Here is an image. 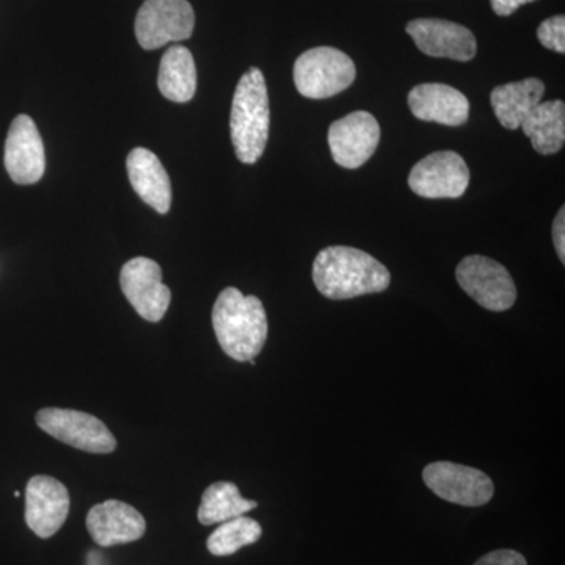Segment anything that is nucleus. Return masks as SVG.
I'll return each instance as SVG.
<instances>
[{
  "label": "nucleus",
  "instance_id": "1",
  "mask_svg": "<svg viewBox=\"0 0 565 565\" xmlns=\"http://www.w3.org/2000/svg\"><path fill=\"white\" fill-rule=\"evenodd\" d=\"M313 281L327 299L348 300L384 292L392 282V275L370 253L334 245L323 248L316 256Z\"/></svg>",
  "mask_w": 565,
  "mask_h": 565
},
{
  "label": "nucleus",
  "instance_id": "2",
  "mask_svg": "<svg viewBox=\"0 0 565 565\" xmlns=\"http://www.w3.org/2000/svg\"><path fill=\"white\" fill-rule=\"evenodd\" d=\"M212 327L222 351L236 362H252L269 334L266 310L258 297L237 288L223 289L212 308Z\"/></svg>",
  "mask_w": 565,
  "mask_h": 565
},
{
  "label": "nucleus",
  "instance_id": "3",
  "mask_svg": "<svg viewBox=\"0 0 565 565\" xmlns=\"http://www.w3.org/2000/svg\"><path fill=\"white\" fill-rule=\"evenodd\" d=\"M230 128L237 159L243 163L258 162L270 128L269 95L262 70L250 68L241 77L234 92Z\"/></svg>",
  "mask_w": 565,
  "mask_h": 565
},
{
  "label": "nucleus",
  "instance_id": "4",
  "mask_svg": "<svg viewBox=\"0 0 565 565\" xmlns=\"http://www.w3.org/2000/svg\"><path fill=\"white\" fill-rule=\"evenodd\" d=\"M356 76L355 63L343 51L321 46L303 52L294 65V84L305 98H332L348 90Z\"/></svg>",
  "mask_w": 565,
  "mask_h": 565
},
{
  "label": "nucleus",
  "instance_id": "5",
  "mask_svg": "<svg viewBox=\"0 0 565 565\" xmlns=\"http://www.w3.org/2000/svg\"><path fill=\"white\" fill-rule=\"evenodd\" d=\"M36 424L41 430L55 440L73 446L92 455H110L117 449V438L109 427L96 418L71 408H43L36 414Z\"/></svg>",
  "mask_w": 565,
  "mask_h": 565
},
{
  "label": "nucleus",
  "instance_id": "6",
  "mask_svg": "<svg viewBox=\"0 0 565 565\" xmlns=\"http://www.w3.org/2000/svg\"><path fill=\"white\" fill-rule=\"evenodd\" d=\"M193 28L195 13L188 0H145L136 18L137 41L147 51L189 40Z\"/></svg>",
  "mask_w": 565,
  "mask_h": 565
},
{
  "label": "nucleus",
  "instance_id": "7",
  "mask_svg": "<svg viewBox=\"0 0 565 565\" xmlns=\"http://www.w3.org/2000/svg\"><path fill=\"white\" fill-rule=\"evenodd\" d=\"M456 278L460 288L486 310L500 313L514 307L515 282L503 264L482 255L467 256L457 266Z\"/></svg>",
  "mask_w": 565,
  "mask_h": 565
},
{
  "label": "nucleus",
  "instance_id": "8",
  "mask_svg": "<svg viewBox=\"0 0 565 565\" xmlns=\"http://www.w3.org/2000/svg\"><path fill=\"white\" fill-rule=\"evenodd\" d=\"M424 484L448 503L478 508L493 498L492 479L478 468L452 462H434L423 471Z\"/></svg>",
  "mask_w": 565,
  "mask_h": 565
},
{
  "label": "nucleus",
  "instance_id": "9",
  "mask_svg": "<svg viewBox=\"0 0 565 565\" xmlns=\"http://www.w3.org/2000/svg\"><path fill=\"white\" fill-rule=\"evenodd\" d=\"M121 291L140 318L159 322L169 310L172 292L162 282V269L150 258H134L122 266Z\"/></svg>",
  "mask_w": 565,
  "mask_h": 565
},
{
  "label": "nucleus",
  "instance_id": "10",
  "mask_svg": "<svg viewBox=\"0 0 565 565\" xmlns=\"http://www.w3.org/2000/svg\"><path fill=\"white\" fill-rule=\"evenodd\" d=\"M468 184L470 170L455 151L433 152L408 174V188L423 199H459Z\"/></svg>",
  "mask_w": 565,
  "mask_h": 565
},
{
  "label": "nucleus",
  "instance_id": "11",
  "mask_svg": "<svg viewBox=\"0 0 565 565\" xmlns=\"http://www.w3.org/2000/svg\"><path fill=\"white\" fill-rule=\"evenodd\" d=\"M381 141V125L370 111L359 110L332 122L329 145L333 161L344 169L364 166Z\"/></svg>",
  "mask_w": 565,
  "mask_h": 565
},
{
  "label": "nucleus",
  "instance_id": "12",
  "mask_svg": "<svg viewBox=\"0 0 565 565\" xmlns=\"http://www.w3.org/2000/svg\"><path fill=\"white\" fill-rule=\"evenodd\" d=\"M70 514L68 489L51 476H33L25 489V523L41 539H50Z\"/></svg>",
  "mask_w": 565,
  "mask_h": 565
},
{
  "label": "nucleus",
  "instance_id": "13",
  "mask_svg": "<svg viewBox=\"0 0 565 565\" xmlns=\"http://www.w3.org/2000/svg\"><path fill=\"white\" fill-rule=\"evenodd\" d=\"M7 172L20 185L35 184L46 170L44 145L39 128L29 115H18L6 141Z\"/></svg>",
  "mask_w": 565,
  "mask_h": 565
},
{
  "label": "nucleus",
  "instance_id": "14",
  "mask_svg": "<svg viewBox=\"0 0 565 565\" xmlns=\"http://www.w3.org/2000/svg\"><path fill=\"white\" fill-rule=\"evenodd\" d=\"M407 33L416 47L430 57L470 62L476 55V39L471 31L456 22L423 18L407 24Z\"/></svg>",
  "mask_w": 565,
  "mask_h": 565
},
{
  "label": "nucleus",
  "instance_id": "15",
  "mask_svg": "<svg viewBox=\"0 0 565 565\" xmlns=\"http://www.w3.org/2000/svg\"><path fill=\"white\" fill-rule=\"evenodd\" d=\"M87 530L99 546L131 544L143 537L147 522L132 505L118 500L93 505L87 515Z\"/></svg>",
  "mask_w": 565,
  "mask_h": 565
},
{
  "label": "nucleus",
  "instance_id": "16",
  "mask_svg": "<svg viewBox=\"0 0 565 565\" xmlns=\"http://www.w3.org/2000/svg\"><path fill=\"white\" fill-rule=\"evenodd\" d=\"M408 107L418 120L462 126L470 117V102L462 92L445 84L416 85L408 93Z\"/></svg>",
  "mask_w": 565,
  "mask_h": 565
},
{
  "label": "nucleus",
  "instance_id": "17",
  "mask_svg": "<svg viewBox=\"0 0 565 565\" xmlns=\"http://www.w3.org/2000/svg\"><path fill=\"white\" fill-rule=\"evenodd\" d=\"M126 167L137 195L159 214H167L172 206V182L158 156L147 148H136L129 152Z\"/></svg>",
  "mask_w": 565,
  "mask_h": 565
},
{
  "label": "nucleus",
  "instance_id": "18",
  "mask_svg": "<svg viewBox=\"0 0 565 565\" xmlns=\"http://www.w3.org/2000/svg\"><path fill=\"white\" fill-rule=\"evenodd\" d=\"M544 93V82L530 77V79L493 88L490 103L501 125L514 131L522 128L523 121L530 117L531 111L542 103Z\"/></svg>",
  "mask_w": 565,
  "mask_h": 565
},
{
  "label": "nucleus",
  "instance_id": "19",
  "mask_svg": "<svg viewBox=\"0 0 565 565\" xmlns=\"http://www.w3.org/2000/svg\"><path fill=\"white\" fill-rule=\"evenodd\" d=\"M522 129L539 154H556L565 143L564 102H542L523 121Z\"/></svg>",
  "mask_w": 565,
  "mask_h": 565
},
{
  "label": "nucleus",
  "instance_id": "20",
  "mask_svg": "<svg viewBox=\"0 0 565 565\" xmlns=\"http://www.w3.org/2000/svg\"><path fill=\"white\" fill-rule=\"evenodd\" d=\"M163 98L173 103H189L196 92V68L192 52L184 46H172L163 54L158 77Z\"/></svg>",
  "mask_w": 565,
  "mask_h": 565
},
{
  "label": "nucleus",
  "instance_id": "21",
  "mask_svg": "<svg viewBox=\"0 0 565 565\" xmlns=\"http://www.w3.org/2000/svg\"><path fill=\"white\" fill-rule=\"evenodd\" d=\"M258 508L256 501L245 500L233 482H214L204 490L199 520L204 526L228 522Z\"/></svg>",
  "mask_w": 565,
  "mask_h": 565
},
{
  "label": "nucleus",
  "instance_id": "22",
  "mask_svg": "<svg viewBox=\"0 0 565 565\" xmlns=\"http://www.w3.org/2000/svg\"><path fill=\"white\" fill-rule=\"evenodd\" d=\"M263 527L256 520L248 516L223 522L207 539V550L214 556H232L243 546L256 544L262 537Z\"/></svg>",
  "mask_w": 565,
  "mask_h": 565
},
{
  "label": "nucleus",
  "instance_id": "23",
  "mask_svg": "<svg viewBox=\"0 0 565 565\" xmlns=\"http://www.w3.org/2000/svg\"><path fill=\"white\" fill-rule=\"evenodd\" d=\"M537 39L541 41L542 46L546 50H552L564 54L565 52V18L563 14L559 17L550 18L539 25Z\"/></svg>",
  "mask_w": 565,
  "mask_h": 565
},
{
  "label": "nucleus",
  "instance_id": "24",
  "mask_svg": "<svg viewBox=\"0 0 565 565\" xmlns=\"http://www.w3.org/2000/svg\"><path fill=\"white\" fill-rule=\"evenodd\" d=\"M475 565H526V559L514 550H497L482 556Z\"/></svg>",
  "mask_w": 565,
  "mask_h": 565
},
{
  "label": "nucleus",
  "instance_id": "25",
  "mask_svg": "<svg viewBox=\"0 0 565 565\" xmlns=\"http://www.w3.org/2000/svg\"><path fill=\"white\" fill-rule=\"evenodd\" d=\"M553 243H555V248L557 256H559L561 262L565 263V210L564 206L561 207L559 212L556 214L555 223H553Z\"/></svg>",
  "mask_w": 565,
  "mask_h": 565
},
{
  "label": "nucleus",
  "instance_id": "26",
  "mask_svg": "<svg viewBox=\"0 0 565 565\" xmlns=\"http://www.w3.org/2000/svg\"><path fill=\"white\" fill-rule=\"evenodd\" d=\"M534 2V0H490L492 3V9L498 17H509V14L514 13V11L519 10L520 7L525 6V3Z\"/></svg>",
  "mask_w": 565,
  "mask_h": 565
},
{
  "label": "nucleus",
  "instance_id": "27",
  "mask_svg": "<svg viewBox=\"0 0 565 565\" xmlns=\"http://www.w3.org/2000/svg\"><path fill=\"white\" fill-rule=\"evenodd\" d=\"M87 564L88 565H103L102 555H99L98 552L88 553Z\"/></svg>",
  "mask_w": 565,
  "mask_h": 565
}]
</instances>
